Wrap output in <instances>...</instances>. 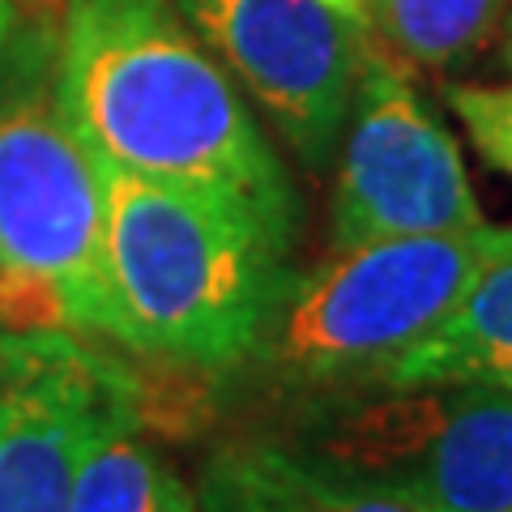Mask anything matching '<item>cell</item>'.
<instances>
[{
  "label": "cell",
  "instance_id": "cell-1",
  "mask_svg": "<svg viewBox=\"0 0 512 512\" xmlns=\"http://www.w3.org/2000/svg\"><path fill=\"white\" fill-rule=\"evenodd\" d=\"M52 86L99 167L222 192L295 239L282 158L175 0H64Z\"/></svg>",
  "mask_w": 512,
  "mask_h": 512
},
{
  "label": "cell",
  "instance_id": "cell-2",
  "mask_svg": "<svg viewBox=\"0 0 512 512\" xmlns=\"http://www.w3.org/2000/svg\"><path fill=\"white\" fill-rule=\"evenodd\" d=\"M116 346L184 372L252 363L291 286L286 239L222 192L99 167Z\"/></svg>",
  "mask_w": 512,
  "mask_h": 512
},
{
  "label": "cell",
  "instance_id": "cell-3",
  "mask_svg": "<svg viewBox=\"0 0 512 512\" xmlns=\"http://www.w3.org/2000/svg\"><path fill=\"white\" fill-rule=\"evenodd\" d=\"M56 30L22 18L0 47V329L116 342L103 180L56 107Z\"/></svg>",
  "mask_w": 512,
  "mask_h": 512
},
{
  "label": "cell",
  "instance_id": "cell-4",
  "mask_svg": "<svg viewBox=\"0 0 512 512\" xmlns=\"http://www.w3.org/2000/svg\"><path fill=\"white\" fill-rule=\"evenodd\" d=\"M491 227L389 235L333 248L320 269L291 278L265 329L261 363L278 384L338 389L380 384L457 303Z\"/></svg>",
  "mask_w": 512,
  "mask_h": 512
},
{
  "label": "cell",
  "instance_id": "cell-5",
  "mask_svg": "<svg viewBox=\"0 0 512 512\" xmlns=\"http://www.w3.org/2000/svg\"><path fill=\"white\" fill-rule=\"evenodd\" d=\"M175 9L299 163L329 167L376 43L359 0H175Z\"/></svg>",
  "mask_w": 512,
  "mask_h": 512
},
{
  "label": "cell",
  "instance_id": "cell-6",
  "mask_svg": "<svg viewBox=\"0 0 512 512\" xmlns=\"http://www.w3.org/2000/svg\"><path fill=\"white\" fill-rule=\"evenodd\" d=\"M338 146L333 248L389 235L474 231L487 222L453 133L414 90L406 64L380 43L363 60Z\"/></svg>",
  "mask_w": 512,
  "mask_h": 512
},
{
  "label": "cell",
  "instance_id": "cell-7",
  "mask_svg": "<svg viewBox=\"0 0 512 512\" xmlns=\"http://www.w3.org/2000/svg\"><path fill=\"white\" fill-rule=\"evenodd\" d=\"M325 453L427 512H512V389H384Z\"/></svg>",
  "mask_w": 512,
  "mask_h": 512
},
{
  "label": "cell",
  "instance_id": "cell-8",
  "mask_svg": "<svg viewBox=\"0 0 512 512\" xmlns=\"http://www.w3.org/2000/svg\"><path fill=\"white\" fill-rule=\"evenodd\" d=\"M128 380L90 338L0 329V512H69L82 448Z\"/></svg>",
  "mask_w": 512,
  "mask_h": 512
},
{
  "label": "cell",
  "instance_id": "cell-9",
  "mask_svg": "<svg viewBox=\"0 0 512 512\" xmlns=\"http://www.w3.org/2000/svg\"><path fill=\"white\" fill-rule=\"evenodd\" d=\"M201 512H427L402 487L384 483L325 448L235 440L205 457L197 478Z\"/></svg>",
  "mask_w": 512,
  "mask_h": 512
},
{
  "label": "cell",
  "instance_id": "cell-10",
  "mask_svg": "<svg viewBox=\"0 0 512 512\" xmlns=\"http://www.w3.org/2000/svg\"><path fill=\"white\" fill-rule=\"evenodd\" d=\"M380 389H512V227H491L466 291Z\"/></svg>",
  "mask_w": 512,
  "mask_h": 512
},
{
  "label": "cell",
  "instance_id": "cell-11",
  "mask_svg": "<svg viewBox=\"0 0 512 512\" xmlns=\"http://www.w3.org/2000/svg\"><path fill=\"white\" fill-rule=\"evenodd\" d=\"M137 423V380H128L82 448L69 512H201L197 487L167 466Z\"/></svg>",
  "mask_w": 512,
  "mask_h": 512
},
{
  "label": "cell",
  "instance_id": "cell-12",
  "mask_svg": "<svg viewBox=\"0 0 512 512\" xmlns=\"http://www.w3.org/2000/svg\"><path fill=\"white\" fill-rule=\"evenodd\" d=\"M372 39L406 69H461L500 39L512 0H359Z\"/></svg>",
  "mask_w": 512,
  "mask_h": 512
},
{
  "label": "cell",
  "instance_id": "cell-13",
  "mask_svg": "<svg viewBox=\"0 0 512 512\" xmlns=\"http://www.w3.org/2000/svg\"><path fill=\"white\" fill-rule=\"evenodd\" d=\"M448 107L483 154V163L512 175V82H457L448 86Z\"/></svg>",
  "mask_w": 512,
  "mask_h": 512
},
{
  "label": "cell",
  "instance_id": "cell-14",
  "mask_svg": "<svg viewBox=\"0 0 512 512\" xmlns=\"http://www.w3.org/2000/svg\"><path fill=\"white\" fill-rule=\"evenodd\" d=\"M26 18V9H22V0H0V47H5L13 39V30L22 26Z\"/></svg>",
  "mask_w": 512,
  "mask_h": 512
},
{
  "label": "cell",
  "instance_id": "cell-15",
  "mask_svg": "<svg viewBox=\"0 0 512 512\" xmlns=\"http://www.w3.org/2000/svg\"><path fill=\"white\" fill-rule=\"evenodd\" d=\"M500 52H504V64L512 69V9H508V18L500 26Z\"/></svg>",
  "mask_w": 512,
  "mask_h": 512
}]
</instances>
